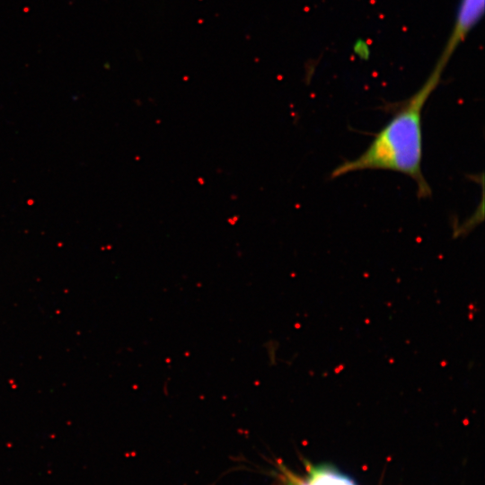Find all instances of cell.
<instances>
[{"mask_svg": "<svg viewBox=\"0 0 485 485\" xmlns=\"http://www.w3.org/2000/svg\"><path fill=\"white\" fill-rule=\"evenodd\" d=\"M484 9V0H462L455 25L436 65L445 69L452 54L479 21Z\"/></svg>", "mask_w": 485, "mask_h": 485, "instance_id": "cell-2", "label": "cell"}, {"mask_svg": "<svg viewBox=\"0 0 485 485\" xmlns=\"http://www.w3.org/2000/svg\"><path fill=\"white\" fill-rule=\"evenodd\" d=\"M281 471H282L281 476H282L283 485H295L294 481H292V479L290 478L287 469H286L285 467H281Z\"/></svg>", "mask_w": 485, "mask_h": 485, "instance_id": "cell-4", "label": "cell"}, {"mask_svg": "<svg viewBox=\"0 0 485 485\" xmlns=\"http://www.w3.org/2000/svg\"><path fill=\"white\" fill-rule=\"evenodd\" d=\"M287 472L295 485H357L350 476L327 463H307L305 478Z\"/></svg>", "mask_w": 485, "mask_h": 485, "instance_id": "cell-3", "label": "cell"}, {"mask_svg": "<svg viewBox=\"0 0 485 485\" xmlns=\"http://www.w3.org/2000/svg\"><path fill=\"white\" fill-rule=\"evenodd\" d=\"M444 69L436 66L422 86L403 101L392 119L376 133L368 147L357 158L347 160L331 173V179L365 170H386L413 180L419 198L431 196L422 172V111L440 83Z\"/></svg>", "mask_w": 485, "mask_h": 485, "instance_id": "cell-1", "label": "cell"}]
</instances>
